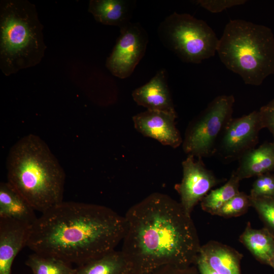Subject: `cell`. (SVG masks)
<instances>
[{
	"instance_id": "5",
	"label": "cell",
	"mask_w": 274,
	"mask_h": 274,
	"mask_svg": "<svg viewBox=\"0 0 274 274\" xmlns=\"http://www.w3.org/2000/svg\"><path fill=\"white\" fill-rule=\"evenodd\" d=\"M36 6L27 0L0 2V68L6 76L35 66L47 48Z\"/></svg>"
},
{
	"instance_id": "2",
	"label": "cell",
	"mask_w": 274,
	"mask_h": 274,
	"mask_svg": "<svg viewBox=\"0 0 274 274\" xmlns=\"http://www.w3.org/2000/svg\"><path fill=\"white\" fill-rule=\"evenodd\" d=\"M125 229L124 217L107 207L63 201L38 217L27 247L79 266L115 250Z\"/></svg>"
},
{
	"instance_id": "8",
	"label": "cell",
	"mask_w": 274,
	"mask_h": 274,
	"mask_svg": "<svg viewBox=\"0 0 274 274\" xmlns=\"http://www.w3.org/2000/svg\"><path fill=\"white\" fill-rule=\"evenodd\" d=\"M120 34L106 66L115 76L129 77L144 56L148 42V35L139 23L129 22L120 28Z\"/></svg>"
},
{
	"instance_id": "16",
	"label": "cell",
	"mask_w": 274,
	"mask_h": 274,
	"mask_svg": "<svg viewBox=\"0 0 274 274\" xmlns=\"http://www.w3.org/2000/svg\"><path fill=\"white\" fill-rule=\"evenodd\" d=\"M35 210L7 182L0 184V218H9L32 226Z\"/></svg>"
},
{
	"instance_id": "15",
	"label": "cell",
	"mask_w": 274,
	"mask_h": 274,
	"mask_svg": "<svg viewBox=\"0 0 274 274\" xmlns=\"http://www.w3.org/2000/svg\"><path fill=\"white\" fill-rule=\"evenodd\" d=\"M238 161L233 172L240 181L271 172L274 169V143H264L249 150Z\"/></svg>"
},
{
	"instance_id": "14",
	"label": "cell",
	"mask_w": 274,
	"mask_h": 274,
	"mask_svg": "<svg viewBox=\"0 0 274 274\" xmlns=\"http://www.w3.org/2000/svg\"><path fill=\"white\" fill-rule=\"evenodd\" d=\"M198 255L219 274H241L243 255L230 247L211 241L201 246Z\"/></svg>"
},
{
	"instance_id": "12",
	"label": "cell",
	"mask_w": 274,
	"mask_h": 274,
	"mask_svg": "<svg viewBox=\"0 0 274 274\" xmlns=\"http://www.w3.org/2000/svg\"><path fill=\"white\" fill-rule=\"evenodd\" d=\"M32 225L0 218V274H11L14 259L27 246Z\"/></svg>"
},
{
	"instance_id": "29",
	"label": "cell",
	"mask_w": 274,
	"mask_h": 274,
	"mask_svg": "<svg viewBox=\"0 0 274 274\" xmlns=\"http://www.w3.org/2000/svg\"><path fill=\"white\" fill-rule=\"evenodd\" d=\"M269 265L274 269V257L271 259Z\"/></svg>"
},
{
	"instance_id": "28",
	"label": "cell",
	"mask_w": 274,
	"mask_h": 274,
	"mask_svg": "<svg viewBox=\"0 0 274 274\" xmlns=\"http://www.w3.org/2000/svg\"><path fill=\"white\" fill-rule=\"evenodd\" d=\"M195 263L197 265V269L199 274H219L211 267L199 255L196 258Z\"/></svg>"
},
{
	"instance_id": "1",
	"label": "cell",
	"mask_w": 274,
	"mask_h": 274,
	"mask_svg": "<svg viewBox=\"0 0 274 274\" xmlns=\"http://www.w3.org/2000/svg\"><path fill=\"white\" fill-rule=\"evenodd\" d=\"M121 251L132 271L148 273L166 265L183 268L196 262L201 246L191 216L167 194L153 193L124 216Z\"/></svg>"
},
{
	"instance_id": "17",
	"label": "cell",
	"mask_w": 274,
	"mask_h": 274,
	"mask_svg": "<svg viewBox=\"0 0 274 274\" xmlns=\"http://www.w3.org/2000/svg\"><path fill=\"white\" fill-rule=\"evenodd\" d=\"M132 2L125 0H90L88 11L105 25L121 27L130 22Z\"/></svg>"
},
{
	"instance_id": "21",
	"label": "cell",
	"mask_w": 274,
	"mask_h": 274,
	"mask_svg": "<svg viewBox=\"0 0 274 274\" xmlns=\"http://www.w3.org/2000/svg\"><path fill=\"white\" fill-rule=\"evenodd\" d=\"M25 264L32 274H76V268L71 264L55 257L36 253L30 255Z\"/></svg>"
},
{
	"instance_id": "11",
	"label": "cell",
	"mask_w": 274,
	"mask_h": 274,
	"mask_svg": "<svg viewBox=\"0 0 274 274\" xmlns=\"http://www.w3.org/2000/svg\"><path fill=\"white\" fill-rule=\"evenodd\" d=\"M177 118V114L146 110L133 116L132 121L135 129L144 136L176 148L183 143L176 125Z\"/></svg>"
},
{
	"instance_id": "13",
	"label": "cell",
	"mask_w": 274,
	"mask_h": 274,
	"mask_svg": "<svg viewBox=\"0 0 274 274\" xmlns=\"http://www.w3.org/2000/svg\"><path fill=\"white\" fill-rule=\"evenodd\" d=\"M132 97L138 105L147 110L177 114L163 70L159 71L148 82L133 90Z\"/></svg>"
},
{
	"instance_id": "26",
	"label": "cell",
	"mask_w": 274,
	"mask_h": 274,
	"mask_svg": "<svg viewBox=\"0 0 274 274\" xmlns=\"http://www.w3.org/2000/svg\"><path fill=\"white\" fill-rule=\"evenodd\" d=\"M263 128H267L273 136L274 143V98L259 110Z\"/></svg>"
},
{
	"instance_id": "4",
	"label": "cell",
	"mask_w": 274,
	"mask_h": 274,
	"mask_svg": "<svg viewBox=\"0 0 274 274\" xmlns=\"http://www.w3.org/2000/svg\"><path fill=\"white\" fill-rule=\"evenodd\" d=\"M217 53L226 67L246 84L260 85L274 74V35L265 25L230 20L219 40Z\"/></svg>"
},
{
	"instance_id": "7",
	"label": "cell",
	"mask_w": 274,
	"mask_h": 274,
	"mask_svg": "<svg viewBox=\"0 0 274 274\" xmlns=\"http://www.w3.org/2000/svg\"><path fill=\"white\" fill-rule=\"evenodd\" d=\"M234 102L232 95H218L189 123L182 144L185 153L201 158L216 153L220 136L232 118Z\"/></svg>"
},
{
	"instance_id": "18",
	"label": "cell",
	"mask_w": 274,
	"mask_h": 274,
	"mask_svg": "<svg viewBox=\"0 0 274 274\" xmlns=\"http://www.w3.org/2000/svg\"><path fill=\"white\" fill-rule=\"evenodd\" d=\"M239 241L258 261L269 265L274 257V237L265 228L254 229L248 222Z\"/></svg>"
},
{
	"instance_id": "3",
	"label": "cell",
	"mask_w": 274,
	"mask_h": 274,
	"mask_svg": "<svg viewBox=\"0 0 274 274\" xmlns=\"http://www.w3.org/2000/svg\"><path fill=\"white\" fill-rule=\"evenodd\" d=\"M7 182L41 213L63 201L65 175L56 157L39 136L29 134L10 149Z\"/></svg>"
},
{
	"instance_id": "6",
	"label": "cell",
	"mask_w": 274,
	"mask_h": 274,
	"mask_svg": "<svg viewBox=\"0 0 274 274\" xmlns=\"http://www.w3.org/2000/svg\"><path fill=\"white\" fill-rule=\"evenodd\" d=\"M158 35L164 45L180 59L192 63L214 56L219 40L204 21L176 12L160 23Z\"/></svg>"
},
{
	"instance_id": "9",
	"label": "cell",
	"mask_w": 274,
	"mask_h": 274,
	"mask_svg": "<svg viewBox=\"0 0 274 274\" xmlns=\"http://www.w3.org/2000/svg\"><path fill=\"white\" fill-rule=\"evenodd\" d=\"M262 128L259 111L232 118L220 136L216 153L226 162L238 160L245 153L255 148Z\"/></svg>"
},
{
	"instance_id": "19",
	"label": "cell",
	"mask_w": 274,
	"mask_h": 274,
	"mask_svg": "<svg viewBox=\"0 0 274 274\" xmlns=\"http://www.w3.org/2000/svg\"><path fill=\"white\" fill-rule=\"evenodd\" d=\"M131 266L121 251L115 250L76 268V274H126Z\"/></svg>"
},
{
	"instance_id": "20",
	"label": "cell",
	"mask_w": 274,
	"mask_h": 274,
	"mask_svg": "<svg viewBox=\"0 0 274 274\" xmlns=\"http://www.w3.org/2000/svg\"><path fill=\"white\" fill-rule=\"evenodd\" d=\"M240 180L233 172L227 182L221 187L211 190L201 200V209L215 215L227 201L238 194Z\"/></svg>"
},
{
	"instance_id": "24",
	"label": "cell",
	"mask_w": 274,
	"mask_h": 274,
	"mask_svg": "<svg viewBox=\"0 0 274 274\" xmlns=\"http://www.w3.org/2000/svg\"><path fill=\"white\" fill-rule=\"evenodd\" d=\"M249 196L251 198L274 197V174L269 172L256 177Z\"/></svg>"
},
{
	"instance_id": "23",
	"label": "cell",
	"mask_w": 274,
	"mask_h": 274,
	"mask_svg": "<svg viewBox=\"0 0 274 274\" xmlns=\"http://www.w3.org/2000/svg\"><path fill=\"white\" fill-rule=\"evenodd\" d=\"M251 206L250 197L244 192H239L227 201L215 214L225 218L236 217L245 214Z\"/></svg>"
},
{
	"instance_id": "10",
	"label": "cell",
	"mask_w": 274,
	"mask_h": 274,
	"mask_svg": "<svg viewBox=\"0 0 274 274\" xmlns=\"http://www.w3.org/2000/svg\"><path fill=\"white\" fill-rule=\"evenodd\" d=\"M183 178L175 188L180 196V203L185 212L191 213L211 189L221 182L214 173L208 169L201 158L195 159L191 155L182 161Z\"/></svg>"
},
{
	"instance_id": "25",
	"label": "cell",
	"mask_w": 274,
	"mask_h": 274,
	"mask_svg": "<svg viewBox=\"0 0 274 274\" xmlns=\"http://www.w3.org/2000/svg\"><path fill=\"white\" fill-rule=\"evenodd\" d=\"M246 0H198L195 3L211 13L221 12L226 9L241 5Z\"/></svg>"
},
{
	"instance_id": "22",
	"label": "cell",
	"mask_w": 274,
	"mask_h": 274,
	"mask_svg": "<svg viewBox=\"0 0 274 274\" xmlns=\"http://www.w3.org/2000/svg\"><path fill=\"white\" fill-rule=\"evenodd\" d=\"M250 201L251 207L262 221L263 227L274 237V197H250Z\"/></svg>"
},
{
	"instance_id": "27",
	"label": "cell",
	"mask_w": 274,
	"mask_h": 274,
	"mask_svg": "<svg viewBox=\"0 0 274 274\" xmlns=\"http://www.w3.org/2000/svg\"><path fill=\"white\" fill-rule=\"evenodd\" d=\"M157 274H199L196 268L190 266L183 268L168 267L165 270Z\"/></svg>"
}]
</instances>
